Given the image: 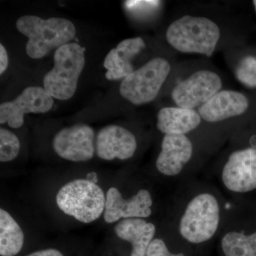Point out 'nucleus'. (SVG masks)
<instances>
[{
	"label": "nucleus",
	"mask_w": 256,
	"mask_h": 256,
	"mask_svg": "<svg viewBox=\"0 0 256 256\" xmlns=\"http://www.w3.org/2000/svg\"><path fill=\"white\" fill-rule=\"evenodd\" d=\"M26 256H64L62 252L56 249H46L33 252Z\"/></svg>",
	"instance_id": "obj_25"
},
{
	"label": "nucleus",
	"mask_w": 256,
	"mask_h": 256,
	"mask_svg": "<svg viewBox=\"0 0 256 256\" xmlns=\"http://www.w3.org/2000/svg\"><path fill=\"white\" fill-rule=\"evenodd\" d=\"M220 36V28L208 18L186 15L172 23L166 41L175 50L188 54H213Z\"/></svg>",
	"instance_id": "obj_2"
},
{
	"label": "nucleus",
	"mask_w": 256,
	"mask_h": 256,
	"mask_svg": "<svg viewBox=\"0 0 256 256\" xmlns=\"http://www.w3.org/2000/svg\"><path fill=\"white\" fill-rule=\"evenodd\" d=\"M20 33L28 38L26 52L34 60L43 58L54 48H60L73 40L75 26L63 18L43 20L34 15H25L16 21Z\"/></svg>",
	"instance_id": "obj_1"
},
{
	"label": "nucleus",
	"mask_w": 256,
	"mask_h": 256,
	"mask_svg": "<svg viewBox=\"0 0 256 256\" xmlns=\"http://www.w3.org/2000/svg\"><path fill=\"white\" fill-rule=\"evenodd\" d=\"M222 181L228 190L246 193L256 188V148L234 152L222 172Z\"/></svg>",
	"instance_id": "obj_10"
},
{
	"label": "nucleus",
	"mask_w": 256,
	"mask_h": 256,
	"mask_svg": "<svg viewBox=\"0 0 256 256\" xmlns=\"http://www.w3.org/2000/svg\"><path fill=\"white\" fill-rule=\"evenodd\" d=\"M222 87V79L218 74L210 70H198L178 82L172 97L178 107L194 110L206 104Z\"/></svg>",
	"instance_id": "obj_7"
},
{
	"label": "nucleus",
	"mask_w": 256,
	"mask_h": 256,
	"mask_svg": "<svg viewBox=\"0 0 256 256\" xmlns=\"http://www.w3.org/2000/svg\"><path fill=\"white\" fill-rule=\"evenodd\" d=\"M249 100L242 92L235 90H220L206 104L198 108L202 118L216 122L240 116L248 110Z\"/></svg>",
	"instance_id": "obj_14"
},
{
	"label": "nucleus",
	"mask_w": 256,
	"mask_h": 256,
	"mask_svg": "<svg viewBox=\"0 0 256 256\" xmlns=\"http://www.w3.org/2000/svg\"><path fill=\"white\" fill-rule=\"evenodd\" d=\"M201 116L196 110L180 107H165L158 114L156 128L165 134H185L201 124Z\"/></svg>",
	"instance_id": "obj_17"
},
{
	"label": "nucleus",
	"mask_w": 256,
	"mask_h": 256,
	"mask_svg": "<svg viewBox=\"0 0 256 256\" xmlns=\"http://www.w3.org/2000/svg\"><path fill=\"white\" fill-rule=\"evenodd\" d=\"M8 55L2 44H0V74H2L8 66Z\"/></svg>",
	"instance_id": "obj_24"
},
{
	"label": "nucleus",
	"mask_w": 256,
	"mask_h": 256,
	"mask_svg": "<svg viewBox=\"0 0 256 256\" xmlns=\"http://www.w3.org/2000/svg\"><path fill=\"white\" fill-rule=\"evenodd\" d=\"M54 65L44 78V88L52 98L68 100L73 97L79 76L85 66L84 48L76 43H68L56 50Z\"/></svg>",
	"instance_id": "obj_3"
},
{
	"label": "nucleus",
	"mask_w": 256,
	"mask_h": 256,
	"mask_svg": "<svg viewBox=\"0 0 256 256\" xmlns=\"http://www.w3.org/2000/svg\"><path fill=\"white\" fill-rule=\"evenodd\" d=\"M56 204L64 213L82 223L99 218L105 210L106 197L100 186L88 180H75L62 186Z\"/></svg>",
	"instance_id": "obj_4"
},
{
	"label": "nucleus",
	"mask_w": 256,
	"mask_h": 256,
	"mask_svg": "<svg viewBox=\"0 0 256 256\" xmlns=\"http://www.w3.org/2000/svg\"><path fill=\"white\" fill-rule=\"evenodd\" d=\"M95 132L90 126L76 124L57 132L53 148L60 158L72 162H86L94 158Z\"/></svg>",
	"instance_id": "obj_9"
},
{
	"label": "nucleus",
	"mask_w": 256,
	"mask_h": 256,
	"mask_svg": "<svg viewBox=\"0 0 256 256\" xmlns=\"http://www.w3.org/2000/svg\"><path fill=\"white\" fill-rule=\"evenodd\" d=\"M146 48V43L141 37L127 38L120 42L116 48L110 50L104 66L107 72L108 80H114L124 78L134 72L132 62L136 56Z\"/></svg>",
	"instance_id": "obj_15"
},
{
	"label": "nucleus",
	"mask_w": 256,
	"mask_h": 256,
	"mask_svg": "<svg viewBox=\"0 0 256 256\" xmlns=\"http://www.w3.org/2000/svg\"><path fill=\"white\" fill-rule=\"evenodd\" d=\"M24 236L16 220L6 210H0V254L14 256L22 248Z\"/></svg>",
	"instance_id": "obj_18"
},
{
	"label": "nucleus",
	"mask_w": 256,
	"mask_h": 256,
	"mask_svg": "<svg viewBox=\"0 0 256 256\" xmlns=\"http://www.w3.org/2000/svg\"><path fill=\"white\" fill-rule=\"evenodd\" d=\"M222 247L226 256H256V232H229L222 239Z\"/></svg>",
	"instance_id": "obj_19"
},
{
	"label": "nucleus",
	"mask_w": 256,
	"mask_h": 256,
	"mask_svg": "<svg viewBox=\"0 0 256 256\" xmlns=\"http://www.w3.org/2000/svg\"><path fill=\"white\" fill-rule=\"evenodd\" d=\"M220 222L216 198L210 194H201L188 204L180 220V233L188 242L201 244L214 236Z\"/></svg>",
	"instance_id": "obj_5"
},
{
	"label": "nucleus",
	"mask_w": 256,
	"mask_h": 256,
	"mask_svg": "<svg viewBox=\"0 0 256 256\" xmlns=\"http://www.w3.org/2000/svg\"><path fill=\"white\" fill-rule=\"evenodd\" d=\"M161 148L156 166L166 176L180 174L193 154V144L185 134H165Z\"/></svg>",
	"instance_id": "obj_13"
},
{
	"label": "nucleus",
	"mask_w": 256,
	"mask_h": 256,
	"mask_svg": "<svg viewBox=\"0 0 256 256\" xmlns=\"http://www.w3.org/2000/svg\"><path fill=\"white\" fill-rule=\"evenodd\" d=\"M152 206V198L148 190H140L126 200L117 188H111L106 194L104 220L112 224L120 218H146L151 215Z\"/></svg>",
	"instance_id": "obj_11"
},
{
	"label": "nucleus",
	"mask_w": 256,
	"mask_h": 256,
	"mask_svg": "<svg viewBox=\"0 0 256 256\" xmlns=\"http://www.w3.org/2000/svg\"><path fill=\"white\" fill-rule=\"evenodd\" d=\"M54 100L44 88L28 87L16 98L0 105V124L20 128L28 114H45L53 107Z\"/></svg>",
	"instance_id": "obj_8"
},
{
	"label": "nucleus",
	"mask_w": 256,
	"mask_h": 256,
	"mask_svg": "<svg viewBox=\"0 0 256 256\" xmlns=\"http://www.w3.org/2000/svg\"><path fill=\"white\" fill-rule=\"evenodd\" d=\"M160 3L159 1H126L124 2V6L128 11L132 13H140V12H146L156 8Z\"/></svg>",
	"instance_id": "obj_23"
},
{
	"label": "nucleus",
	"mask_w": 256,
	"mask_h": 256,
	"mask_svg": "<svg viewBox=\"0 0 256 256\" xmlns=\"http://www.w3.org/2000/svg\"><path fill=\"white\" fill-rule=\"evenodd\" d=\"M146 256H184L182 254H173L169 252L166 244L159 238L154 239L150 244Z\"/></svg>",
	"instance_id": "obj_22"
},
{
	"label": "nucleus",
	"mask_w": 256,
	"mask_h": 256,
	"mask_svg": "<svg viewBox=\"0 0 256 256\" xmlns=\"http://www.w3.org/2000/svg\"><path fill=\"white\" fill-rule=\"evenodd\" d=\"M252 4L254 5V8H255V11L256 12V0H254V1L252 2Z\"/></svg>",
	"instance_id": "obj_26"
},
{
	"label": "nucleus",
	"mask_w": 256,
	"mask_h": 256,
	"mask_svg": "<svg viewBox=\"0 0 256 256\" xmlns=\"http://www.w3.org/2000/svg\"><path fill=\"white\" fill-rule=\"evenodd\" d=\"M171 66L168 60L153 58L122 80L121 96L134 105H142L156 99L168 78Z\"/></svg>",
	"instance_id": "obj_6"
},
{
	"label": "nucleus",
	"mask_w": 256,
	"mask_h": 256,
	"mask_svg": "<svg viewBox=\"0 0 256 256\" xmlns=\"http://www.w3.org/2000/svg\"><path fill=\"white\" fill-rule=\"evenodd\" d=\"M114 232L120 238L132 244L131 256H146L156 228L141 218H126L114 226Z\"/></svg>",
	"instance_id": "obj_16"
},
{
	"label": "nucleus",
	"mask_w": 256,
	"mask_h": 256,
	"mask_svg": "<svg viewBox=\"0 0 256 256\" xmlns=\"http://www.w3.org/2000/svg\"><path fill=\"white\" fill-rule=\"evenodd\" d=\"M235 75L240 84L250 88H256V57L246 56L239 62Z\"/></svg>",
	"instance_id": "obj_21"
},
{
	"label": "nucleus",
	"mask_w": 256,
	"mask_h": 256,
	"mask_svg": "<svg viewBox=\"0 0 256 256\" xmlns=\"http://www.w3.org/2000/svg\"><path fill=\"white\" fill-rule=\"evenodd\" d=\"M20 151V142L16 134L4 128L0 129V161L14 160Z\"/></svg>",
	"instance_id": "obj_20"
},
{
	"label": "nucleus",
	"mask_w": 256,
	"mask_h": 256,
	"mask_svg": "<svg viewBox=\"0 0 256 256\" xmlns=\"http://www.w3.org/2000/svg\"><path fill=\"white\" fill-rule=\"evenodd\" d=\"M97 156L101 159L126 160L132 158L137 149L134 134L118 126H108L99 131L96 138Z\"/></svg>",
	"instance_id": "obj_12"
}]
</instances>
